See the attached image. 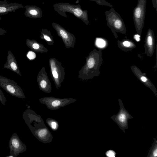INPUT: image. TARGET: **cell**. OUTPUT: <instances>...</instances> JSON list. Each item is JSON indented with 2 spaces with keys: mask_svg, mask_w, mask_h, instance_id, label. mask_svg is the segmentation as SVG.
Wrapping results in <instances>:
<instances>
[{
  "mask_svg": "<svg viewBox=\"0 0 157 157\" xmlns=\"http://www.w3.org/2000/svg\"><path fill=\"white\" fill-rule=\"evenodd\" d=\"M53 7L55 11L64 17H67L66 13L68 12L81 20L86 25L89 23L87 10H82L79 4H71L69 3L62 2L54 4Z\"/></svg>",
  "mask_w": 157,
  "mask_h": 157,
  "instance_id": "3957f363",
  "label": "cell"
},
{
  "mask_svg": "<svg viewBox=\"0 0 157 157\" xmlns=\"http://www.w3.org/2000/svg\"><path fill=\"white\" fill-rule=\"evenodd\" d=\"M24 7L22 4L16 2L8 3L6 0L0 1V15L15 12L16 10Z\"/></svg>",
  "mask_w": 157,
  "mask_h": 157,
  "instance_id": "8fae6325",
  "label": "cell"
},
{
  "mask_svg": "<svg viewBox=\"0 0 157 157\" xmlns=\"http://www.w3.org/2000/svg\"><path fill=\"white\" fill-rule=\"evenodd\" d=\"M11 67L14 70H16L17 69V66L16 63L14 62H12L10 64Z\"/></svg>",
  "mask_w": 157,
  "mask_h": 157,
  "instance_id": "d4e9b609",
  "label": "cell"
},
{
  "mask_svg": "<svg viewBox=\"0 0 157 157\" xmlns=\"http://www.w3.org/2000/svg\"><path fill=\"white\" fill-rule=\"evenodd\" d=\"M140 36L139 34H136L134 36V38L136 41H139L140 40Z\"/></svg>",
  "mask_w": 157,
  "mask_h": 157,
  "instance_id": "484cf974",
  "label": "cell"
},
{
  "mask_svg": "<svg viewBox=\"0 0 157 157\" xmlns=\"http://www.w3.org/2000/svg\"><path fill=\"white\" fill-rule=\"evenodd\" d=\"M15 134H13L10 139V148L11 155H14L25 151L26 150V146L23 144Z\"/></svg>",
  "mask_w": 157,
  "mask_h": 157,
  "instance_id": "30bf717a",
  "label": "cell"
},
{
  "mask_svg": "<svg viewBox=\"0 0 157 157\" xmlns=\"http://www.w3.org/2000/svg\"><path fill=\"white\" fill-rule=\"evenodd\" d=\"M51 66L52 74L56 81V86L57 89L60 87L58 81L59 76H60L59 75L60 72L59 70H58V68L56 67L55 65H54L53 61H51Z\"/></svg>",
  "mask_w": 157,
  "mask_h": 157,
  "instance_id": "9a60e30c",
  "label": "cell"
},
{
  "mask_svg": "<svg viewBox=\"0 0 157 157\" xmlns=\"http://www.w3.org/2000/svg\"><path fill=\"white\" fill-rule=\"evenodd\" d=\"M46 122L48 126L53 131H56L59 128V123L56 120L48 118L47 119Z\"/></svg>",
  "mask_w": 157,
  "mask_h": 157,
  "instance_id": "e0dca14e",
  "label": "cell"
},
{
  "mask_svg": "<svg viewBox=\"0 0 157 157\" xmlns=\"http://www.w3.org/2000/svg\"><path fill=\"white\" fill-rule=\"evenodd\" d=\"M33 48L35 50H38L40 49L41 48L40 45L37 43H34L32 45Z\"/></svg>",
  "mask_w": 157,
  "mask_h": 157,
  "instance_id": "603a6c76",
  "label": "cell"
},
{
  "mask_svg": "<svg viewBox=\"0 0 157 157\" xmlns=\"http://www.w3.org/2000/svg\"><path fill=\"white\" fill-rule=\"evenodd\" d=\"M154 139H155L154 140V142L153 143L152 146L149 150L147 156V157L157 156V140L155 138Z\"/></svg>",
  "mask_w": 157,
  "mask_h": 157,
  "instance_id": "ac0fdd59",
  "label": "cell"
},
{
  "mask_svg": "<svg viewBox=\"0 0 157 157\" xmlns=\"http://www.w3.org/2000/svg\"><path fill=\"white\" fill-rule=\"evenodd\" d=\"M25 8L24 14L26 17L33 19L42 17L43 12L40 7L35 5H26Z\"/></svg>",
  "mask_w": 157,
  "mask_h": 157,
  "instance_id": "7c38bea8",
  "label": "cell"
},
{
  "mask_svg": "<svg viewBox=\"0 0 157 157\" xmlns=\"http://www.w3.org/2000/svg\"><path fill=\"white\" fill-rule=\"evenodd\" d=\"M95 44V46L101 50L106 48L108 44L106 39L101 37L96 38Z\"/></svg>",
  "mask_w": 157,
  "mask_h": 157,
  "instance_id": "2e32d148",
  "label": "cell"
},
{
  "mask_svg": "<svg viewBox=\"0 0 157 157\" xmlns=\"http://www.w3.org/2000/svg\"><path fill=\"white\" fill-rule=\"evenodd\" d=\"M103 63L102 50L94 49L87 57L86 63L81 70L82 78L88 79L99 75V70Z\"/></svg>",
  "mask_w": 157,
  "mask_h": 157,
  "instance_id": "7a4b0ae2",
  "label": "cell"
},
{
  "mask_svg": "<svg viewBox=\"0 0 157 157\" xmlns=\"http://www.w3.org/2000/svg\"><path fill=\"white\" fill-rule=\"evenodd\" d=\"M5 31L0 28V33H3Z\"/></svg>",
  "mask_w": 157,
  "mask_h": 157,
  "instance_id": "4316f807",
  "label": "cell"
},
{
  "mask_svg": "<svg viewBox=\"0 0 157 157\" xmlns=\"http://www.w3.org/2000/svg\"><path fill=\"white\" fill-rule=\"evenodd\" d=\"M154 33L152 30L149 29L147 33L144 42L145 53L147 56L151 57L155 48Z\"/></svg>",
  "mask_w": 157,
  "mask_h": 157,
  "instance_id": "9c48e42d",
  "label": "cell"
},
{
  "mask_svg": "<svg viewBox=\"0 0 157 157\" xmlns=\"http://www.w3.org/2000/svg\"><path fill=\"white\" fill-rule=\"evenodd\" d=\"M77 101L73 98H56L53 97H44L39 99V101L45 105L50 109H58Z\"/></svg>",
  "mask_w": 157,
  "mask_h": 157,
  "instance_id": "8992f818",
  "label": "cell"
},
{
  "mask_svg": "<svg viewBox=\"0 0 157 157\" xmlns=\"http://www.w3.org/2000/svg\"><path fill=\"white\" fill-rule=\"evenodd\" d=\"M52 25L56 31L58 35L64 40L65 42H67V41L69 42L70 39H75L73 34L67 31L60 25L53 22L52 23Z\"/></svg>",
  "mask_w": 157,
  "mask_h": 157,
  "instance_id": "4fadbf2b",
  "label": "cell"
},
{
  "mask_svg": "<svg viewBox=\"0 0 157 157\" xmlns=\"http://www.w3.org/2000/svg\"><path fill=\"white\" fill-rule=\"evenodd\" d=\"M118 47L122 51L128 52L135 48L136 45L134 42L129 39H123L122 40H117Z\"/></svg>",
  "mask_w": 157,
  "mask_h": 157,
  "instance_id": "5bb4252c",
  "label": "cell"
},
{
  "mask_svg": "<svg viewBox=\"0 0 157 157\" xmlns=\"http://www.w3.org/2000/svg\"><path fill=\"white\" fill-rule=\"evenodd\" d=\"M105 154L108 157H113L115 156L116 153L113 150H109L106 152Z\"/></svg>",
  "mask_w": 157,
  "mask_h": 157,
  "instance_id": "ffe728a7",
  "label": "cell"
},
{
  "mask_svg": "<svg viewBox=\"0 0 157 157\" xmlns=\"http://www.w3.org/2000/svg\"><path fill=\"white\" fill-rule=\"evenodd\" d=\"M92 1L96 2L99 4L102 5H107L110 7H112L113 6H112L109 3L106 2L105 0H89Z\"/></svg>",
  "mask_w": 157,
  "mask_h": 157,
  "instance_id": "d6986e66",
  "label": "cell"
},
{
  "mask_svg": "<svg viewBox=\"0 0 157 157\" xmlns=\"http://www.w3.org/2000/svg\"><path fill=\"white\" fill-rule=\"evenodd\" d=\"M7 90L11 93L13 94L15 93V89L14 88L10 85H8L7 86Z\"/></svg>",
  "mask_w": 157,
  "mask_h": 157,
  "instance_id": "7402d4cb",
  "label": "cell"
},
{
  "mask_svg": "<svg viewBox=\"0 0 157 157\" xmlns=\"http://www.w3.org/2000/svg\"><path fill=\"white\" fill-rule=\"evenodd\" d=\"M146 0H138L137 4L133 10V18L137 33L140 36L145 21Z\"/></svg>",
  "mask_w": 157,
  "mask_h": 157,
  "instance_id": "5b68a950",
  "label": "cell"
},
{
  "mask_svg": "<svg viewBox=\"0 0 157 157\" xmlns=\"http://www.w3.org/2000/svg\"><path fill=\"white\" fill-rule=\"evenodd\" d=\"M107 26L110 29L115 38L118 37L117 33L125 34L126 29L123 19L113 8L105 12Z\"/></svg>",
  "mask_w": 157,
  "mask_h": 157,
  "instance_id": "277c9868",
  "label": "cell"
},
{
  "mask_svg": "<svg viewBox=\"0 0 157 157\" xmlns=\"http://www.w3.org/2000/svg\"><path fill=\"white\" fill-rule=\"evenodd\" d=\"M118 100L120 106L119 111L117 114L112 116L111 118L125 133V130L128 128V121L132 118L133 117L126 110L121 100L119 99Z\"/></svg>",
  "mask_w": 157,
  "mask_h": 157,
  "instance_id": "52a82bcc",
  "label": "cell"
},
{
  "mask_svg": "<svg viewBox=\"0 0 157 157\" xmlns=\"http://www.w3.org/2000/svg\"><path fill=\"white\" fill-rule=\"evenodd\" d=\"M80 0H77L76 2V3H78L79 2Z\"/></svg>",
  "mask_w": 157,
  "mask_h": 157,
  "instance_id": "83f0119b",
  "label": "cell"
},
{
  "mask_svg": "<svg viewBox=\"0 0 157 157\" xmlns=\"http://www.w3.org/2000/svg\"><path fill=\"white\" fill-rule=\"evenodd\" d=\"M152 2L153 7L155 8L156 11L157 12V0H152Z\"/></svg>",
  "mask_w": 157,
  "mask_h": 157,
  "instance_id": "cb8c5ba5",
  "label": "cell"
},
{
  "mask_svg": "<svg viewBox=\"0 0 157 157\" xmlns=\"http://www.w3.org/2000/svg\"><path fill=\"white\" fill-rule=\"evenodd\" d=\"M131 70L137 78L147 87L151 90L157 96L156 89L150 80L146 76V74L142 72L141 70L135 65L130 67Z\"/></svg>",
  "mask_w": 157,
  "mask_h": 157,
  "instance_id": "ba28073f",
  "label": "cell"
},
{
  "mask_svg": "<svg viewBox=\"0 0 157 157\" xmlns=\"http://www.w3.org/2000/svg\"><path fill=\"white\" fill-rule=\"evenodd\" d=\"M27 57L30 59H35L36 57L35 53L32 51L29 52L28 54Z\"/></svg>",
  "mask_w": 157,
  "mask_h": 157,
  "instance_id": "44dd1931",
  "label": "cell"
},
{
  "mask_svg": "<svg viewBox=\"0 0 157 157\" xmlns=\"http://www.w3.org/2000/svg\"><path fill=\"white\" fill-rule=\"evenodd\" d=\"M1 17H0V21L1 20Z\"/></svg>",
  "mask_w": 157,
  "mask_h": 157,
  "instance_id": "f1b7e54d",
  "label": "cell"
},
{
  "mask_svg": "<svg viewBox=\"0 0 157 157\" xmlns=\"http://www.w3.org/2000/svg\"><path fill=\"white\" fill-rule=\"evenodd\" d=\"M24 115L26 123L38 140L44 144L52 141L53 136L40 115L31 109L27 110Z\"/></svg>",
  "mask_w": 157,
  "mask_h": 157,
  "instance_id": "6da1fadb",
  "label": "cell"
}]
</instances>
